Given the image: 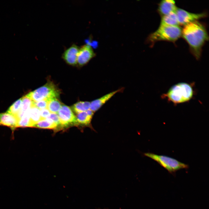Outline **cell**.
<instances>
[{
  "label": "cell",
  "mask_w": 209,
  "mask_h": 209,
  "mask_svg": "<svg viewBox=\"0 0 209 209\" xmlns=\"http://www.w3.org/2000/svg\"><path fill=\"white\" fill-rule=\"evenodd\" d=\"M181 36L188 44L191 52L195 58L199 59L202 47L209 39L204 26L198 20L190 23L184 26Z\"/></svg>",
  "instance_id": "6da1fadb"
},
{
  "label": "cell",
  "mask_w": 209,
  "mask_h": 209,
  "mask_svg": "<svg viewBox=\"0 0 209 209\" xmlns=\"http://www.w3.org/2000/svg\"><path fill=\"white\" fill-rule=\"evenodd\" d=\"M194 94L192 85L182 82L172 86L167 92L162 95V97L175 105L188 102L192 98Z\"/></svg>",
  "instance_id": "7a4b0ae2"
},
{
  "label": "cell",
  "mask_w": 209,
  "mask_h": 209,
  "mask_svg": "<svg viewBox=\"0 0 209 209\" xmlns=\"http://www.w3.org/2000/svg\"><path fill=\"white\" fill-rule=\"evenodd\" d=\"M182 30L179 26H160L149 36L147 41L153 44L160 41L174 42L181 36Z\"/></svg>",
  "instance_id": "3957f363"
},
{
  "label": "cell",
  "mask_w": 209,
  "mask_h": 209,
  "mask_svg": "<svg viewBox=\"0 0 209 209\" xmlns=\"http://www.w3.org/2000/svg\"><path fill=\"white\" fill-rule=\"evenodd\" d=\"M144 154L156 162L171 173H174L181 169L188 168L189 167L188 165L167 156L150 152L145 153Z\"/></svg>",
  "instance_id": "277c9868"
},
{
  "label": "cell",
  "mask_w": 209,
  "mask_h": 209,
  "mask_svg": "<svg viewBox=\"0 0 209 209\" xmlns=\"http://www.w3.org/2000/svg\"><path fill=\"white\" fill-rule=\"evenodd\" d=\"M59 91L52 82L49 81L44 85L27 94V96L34 102L57 98Z\"/></svg>",
  "instance_id": "5b68a950"
},
{
  "label": "cell",
  "mask_w": 209,
  "mask_h": 209,
  "mask_svg": "<svg viewBox=\"0 0 209 209\" xmlns=\"http://www.w3.org/2000/svg\"><path fill=\"white\" fill-rule=\"evenodd\" d=\"M57 114L60 122L59 129L77 125L76 116L68 106L62 104Z\"/></svg>",
  "instance_id": "8992f818"
},
{
  "label": "cell",
  "mask_w": 209,
  "mask_h": 209,
  "mask_svg": "<svg viewBox=\"0 0 209 209\" xmlns=\"http://www.w3.org/2000/svg\"><path fill=\"white\" fill-rule=\"evenodd\" d=\"M175 12L179 25L184 26L191 22L198 20L207 16V13L203 12L199 13H194L185 11L183 9L177 8Z\"/></svg>",
  "instance_id": "52a82bcc"
},
{
  "label": "cell",
  "mask_w": 209,
  "mask_h": 209,
  "mask_svg": "<svg viewBox=\"0 0 209 209\" xmlns=\"http://www.w3.org/2000/svg\"><path fill=\"white\" fill-rule=\"evenodd\" d=\"M96 54L91 45L86 44L80 48L78 53L77 64L82 66L87 63L96 56Z\"/></svg>",
  "instance_id": "ba28073f"
},
{
  "label": "cell",
  "mask_w": 209,
  "mask_h": 209,
  "mask_svg": "<svg viewBox=\"0 0 209 209\" xmlns=\"http://www.w3.org/2000/svg\"><path fill=\"white\" fill-rule=\"evenodd\" d=\"M80 48L73 44L66 49L63 53L62 57L68 64L74 66L77 64L78 53Z\"/></svg>",
  "instance_id": "9c48e42d"
},
{
  "label": "cell",
  "mask_w": 209,
  "mask_h": 209,
  "mask_svg": "<svg viewBox=\"0 0 209 209\" xmlns=\"http://www.w3.org/2000/svg\"><path fill=\"white\" fill-rule=\"evenodd\" d=\"M18 119L14 115L6 112L0 113V126H4L10 128L13 133L17 128Z\"/></svg>",
  "instance_id": "30bf717a"
},
{
  "label": "cell",
  "mask_w": 209,
  "mask_h": 209,
  "mask_svg": "<svg viewBox=\"0 0 209 209\" xmlns=\"http://www.w3.org/2000/svg\"><path fill=\"white\" fill-rule=\"evenodd\" d=\"M124 89L122 88L118 89L93 101L90 102V109L93 112L96 111L116 93L122 91Z\"/></svg>",
  "instance_id": "8fae6325"
},
{
  "label": "cell",
  "mask_w": 209,
  "mask_h": 209,
  "mask_svg": "<svg viewBox=\"0 0 209 209\" xmlns=\"http://www.w3.org/2000/svg\"><path fill=\"white\" fill-rule=\"evenodd\" d=\"M177 8L175 1L172 0H164L158 5V12L162 17L170 13L175 12Z\"/></svg>",
  "instance_id": "7c38bea8"
},
{
  "label": "cell",
  "mask_w": 209,
  "mask_h": 209,
  "mask_svg": "<svg viewBox=\"0 0 209 209\" xmlns=\"http://www.w3.org/2000/svg\"><path fill=\"white\" fill-rule=\"evenodd\" d=\"M94 113L90 109L85 111L77 113L76 116L77 125L90 126Z\"/></svg>",
  "instance_id": "4fadbf2b"
},
{
  "label": "cell",
  "mask_w": 209,
  "mask_h": 209,
  "mask_svg": "<svg viewBox=\"0 0 209 209\" xmlns=\"http://www.w3.org/2000/svg\"><path fill=\"white\" fill-rule=\"evenodd\" d=\"M22 98V102L20 110L16 116L18 120L29 111L31 108L34 105V102L29 98L27 95Z\"/></svg>",
  "instance_id": "5bb4252c"
},
{
  "label": "cell",
  "mask_w": 209,
  "mask_h": 209,
  "mask_svg": "<svg viewBox=\"0 0 209 209\" xmlns=\"http://www.w3.org/2000/svg\"><path fill=\"white\" fill-rule=\"evenodd\" d=\"M179 25L175 12H172L161 17L160 26H179Z\"/></svg>",
  "instance_id": "9a60e30c"
},
{
  "label": "cell",
  "mask_w": 209,
  "mask_h": 209,
  "mask_svg": "<svg viewBox=\"0 0 209 209\" xmlns=\"http://www.w3.org/2000/svg\"><path fill=\"white\" fill-rule=\"evenodd\" d=\"M57 127V125L52 120L47 118L38 122L34 125L33 127L56 129Z\"/></svg>",
  "instance_id": "2e32d148"
},
{
  "label": "cell",
  "mask_w": 209,
  "mask_h": 209,
  "mask_svg": "<svg viewBox=\"0 0 209 209\" xmlns=\"http://www.w3.org/2000/svg\"><path fill=\"white\" fill-rule=\"evenodd\" d=\"M62 105L57 98H53L49 100L47 109L51 113H57Z\"/></svg>",
  "instance_id": "e0dca14e"
},
{
  "label": "cell",
  "mask_w": 209,
  "mask_h": 209,
  "mask_svg": "<svg viewBox=\"0 0 209 209\" xmlns=\"http://www.w3.org/2000/svg\"><path fill=\"white\" fill-rule=\"evenodd\" d=\"M90 102H89L80 101L78 102L72 107L73 110L76 113L85 111L90 109Z\"/></svg>",
  "instance_id": "ac0fdd59"
},
{
  "label": "cell",
  "mask_w": 209,
  "mask_h": 209,
  "mask_svg": "<svg viewBox=\"0 0 209 209\" xmlns=\"http://www.w3.org/2000/svg\"><path fill=\"white\" fill-rule=\"evenodd\" d=\"M29 115L33 127L36 123L41 120L40 110L34 105L30 109Z\"/></svg>",
  "instance_id": "d6986e66"
},
{
  "label": "cell",
  "mask_w": 209,
  "mask_h": 209,
  "mask_svg": "<svg viewBox=\"0 0 209 209\" xmlns=\"http://www.w3.org/2000/svg\"><path fill=\"white\" fill-rule=\"evenodd\" d=\"M29 111L21 118L18 120L17 128L33 127L30 117Z\"/></svg>",
  "instance_id": "ffe728a7"
},
{
  "label": "cell",
  "mask_w": 209,
  "mask_h": 209,
  "mask_svg": "<svg viewBox=\"0 0 209 209\" xmlns=\"http://www.w3.org/2000/svg\"><path fill=\"white\" fill-rule=\"evenodd\" d=\"M22 102V98H21L10 107L7 112L16 116L20 110Z\"/></svg>",
  "instance_id": "44dd1931"
},
{
  "label": "cell",
  "mask_w": 209,
  "mask_h": 209,
  "mask_svg": "<svg viewBox=\"0 0 209 209\" xmlns=\"http://www.w3.org/2000/svg\"><path fill=\"white\" fill-rule=\"evenodd\" d=\"M49 100H45L37 102H34V106L39 110L47 109Z\"/></svg>",
  "instance_id": "7402d4cb"
},
{
  "label": "cell",
  "mask_w": 209,
  "mask_h": 209,
  "mask_svg": "<svg viewBox=\"0 0 209 209\" xmlns=\"http://www.w3.org/2000/svg\"><path fill=\"white\" fill-rule=\"evenodd\" d=\"M52 120L58 125L56 130H58L60 125V122L59 117L56 113H51L49 117L48 118Z\"/></svg>",
  "instance_id": "603a6c76"
},
{
  "label": "cell",
  "mask_w": 209,
  "mask_h": 209,
  "mask_svg": "<svg viewBox=\"0 0 209 209\" xmlns=\"http://www.w3.org/2000/svg\"><path fill=\"white\" fill-rule=\"evenodd\" d=\"M41 120L48 118L51 113L47 109L40 110Z\"/></svg>",
  "instance_id": "cb8c5ba5"
}]
</instances>
